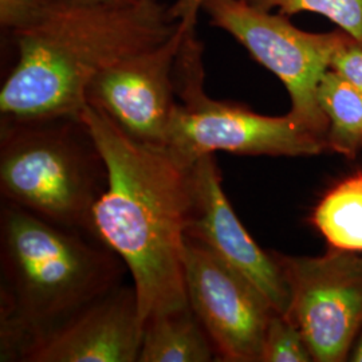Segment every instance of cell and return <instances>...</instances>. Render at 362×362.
<instances>
[{
    "mask_svg": "<svg viewBox=\"0 0 362 362\" xmlns=\"http://www.w3.org/2000/svg\"><path fill=\"white\" fill-rule=\"evenodd\" d=\"M79 117L107 169L106 188L91 215L93 236L125 263L143 325L187 308L184 258L191 168L165 148L134 141L91 105Z\"/></svg>",
    "mask_w": 362,
    "mask_h": 362,
    "instance_id": "6da1fadb",
    "label": "cell"
},
{
    "mask_svg": "<svg viewBox=\"0 0 362 362\" xmlns=\"http://www.w3.org/2000/svg\"><path fill=\"white\" fill-rule=\"evenodd\" d=\"M179 27L161 0H50L7 37L16 59L1 85V118L81 116L93 78Z\"/></svg>",
    "mask_w": 362,
    "mask_h": 362,
    "instance_id": "7a4b0ae2",
    "label": "cell"
},
{
    "mask_svg": "<svg viewBox=\"0 0 362 362\" xmlns=\"http://www.w3.org/2000/svg\"><path fill=\"white\" fill-rule=\"evenodd\" d=\"M0 360L21 361L34 342L119 286L125 263L100 240L4 203L0 215Z\"/></svg>",
    "mask_w": 362,
    "mask_h": 362,
    "instance_id": "3957f363",
    "label": "cell"
},
{
    "mask_svg": "<svg viewBox=\"0 0 362 362\" xmlns=\"http://www.w3.org/2000/svg\"><path fill=\"white\" fill-rule=\"evenodd\" d=\"M106 182L104 157L81 117L1 118L4 203L94 238L91 215Z\"/></svg>",
    "mask_w": 362,
    "mask_h": 362,
    "instance_id": "277c9868",
    "label": "cell"
},
{
    "mask_svg": "<svg viewBox=\"0 0 362 362\" xmlns=\"http://www.w3.org/2000/svg\"><path fill=\"white\" fill-rule=\"evenodd\" d=\"M177 104L169 124L165 149L191 168L202 156L228 152L250 156H317L327 151L291 113L263 116L243 105L219 101L204 91L203 45L196 30H185L175 64Z\"/></svg>",
    "mask_w": 362,
    "mask_h": 362,
    "instance_id": "5b68a950",
    "label": "cell"
},
{
    "mask_svg": "<svg viewBox=\"0 0 362 362\" xmlns=\"http://www.w3.org/2000/svg\"><path fill=\"white\" fill-rule=\"evenodd\" d=\"M202 11L282 81L291 100L290 113L326 141L329 122L318 103V86L336 52L356 39L344 30H299L287 15L260 10L247 0H204Z\"/></svg>",
    "mask_w": 362,
    "mask_h": 362,
    "instance_id": "8992f818",
    "label": "cell"
},
{
    "mask_svg": "<svg viewBox=\"0 0 362 362\" xmlns=\"http://www.w3.org/2000/svg\"><path fill=\"white\" fill-rule=\"evenodd\" d=\"M274 255L290 291L286 317L314 362L349 361L362 330V252L330 248L321 257Z\"/></svg>",
    "mask_w": 362,
    "mask_h": 362,
    "instance_id": "52a82bcc",
    "label": "cell"
},
{
    "mask_svg": "<svg viewBox=\"0 0 362 362\" xmlns=\"http://www.w3.org/2000/svg\"><path fill=\"white\" fill-rule=\"evenodd\" d=\"M184 266L188 303L218 360L260 362L266 327L275 313L270 300L245 275L188 238Z\"/></svg>",
    "mask_w": 362,
    "mask_h": 362,
    "instance_id": "ba28073f",
    "label": "cell"
},
{
    "mask_svg": "<svg viewBox=\"0 0 362 362\" xmlns=\"http://www.w3.org/2000/svg\"><path fill=\"white\" fill-rule=\"evenodd\" d=\"M184 31L180 26L161 45L103 70L88 86L86 104L104 112L134 141L165 148L177 104L175 64Z\"/></svg>",
    "mask_w": 362,
    "mask_h": 362,
    "instance_id": "9c48e42d",
    "label": "cell"
},
{
    "mask_svg": "<svg viewBox=\"0 0 362 362\" xmlns=\"http://www.w3.org/2000/svg\"><path fill=\"white\" fill-rule=\"evenodd\" d=\"M191 209L187 238L258 287L275 311L286 314L290 291L274 251H264L247 233L221 187L214 155L202 156L191 167Z\"/></svg>",
    "mask_w": 362,
    "mask_h": 362,
    "instance_id": "30bf717a",
    "label": "cell"
},
{
    "mask_svg": "<svg viewBox=\"0 0 362 362\" xmlns=\"http://www.w3.org/2000/svg\"><path fill=\"white\" fill-rule=\"evenodd\" d=\"M144 325L134 287L117 286L34 342L22 362H139Z\"/></svg>",
    "mask_w": 362,
    "mask_h": 362,
    "instance_id": "8fae6325",
    "label": "cell"
},
{
    "mask_svg": "<svg viewBox=\"0 0 362 362\" xmlns=\"http://www.w3.org/2000/svg\"><path fill=\"white\" fill-rule=\"evenodd\" d=\"M216 353L188 305L148 320L139 362H209Z\"/></svg>",
    "mask_w": 362,
    "mask_h": 362,
    "instance_id": "7c38bea8",
    "label": "cell"
},
{
    "mask_svg": "<svg viewBox=\"0 0 362 362\" xmlns=\"http://www.w3.org/2000/svg\"><path fill=\"white\" fill-rule=\"evenodd\" d=\"M318 103L329 122L327 151L354 158L362 149V90L329 69L318 86Z\"/></svg>",
    "mask_w": 362,
    "mask_h": 362,
    "instance_id": "4fadbf2b",
    "label": "cell"
},
{
    "mask_svg": "<svg viewBox=\"0 0 362 362\" xmlns=\"http://www.w3.org/2000/svg\"><path fill=\"white\" fill-rule=\"evenodd\" d=\"M330 247L362 252V172L329 189L311 215Z\"/></svg>",
    "mask_w": 362,
    "mask_h": 362,
    "instance_id": "5bb4252c",
    "label": "cell"
},
{
    "mask_svg": "<svg viewBox=\"0 0 362 362\" xmlns=\"http://www.w3.org/2000/svg\"><path fill=\"white\" fill-rule=\"evenodd\" d=\"M264 11L284 15L321 13L362 45V0H247Z\"/></svg>",
    "mask_w": 362,
    "mask_h": 362,
    "instance_id": "9a60e30c",
    "label": "cell"
},
{
    "mask_svg": "<svg viewBox=\"0 0 362 362\" xmlns=\"http://www.w3.org/2000/svg\"><path fill=\"white\" fill-rule=\"evenodd\" d=\"M260 362H314L305 337L285 314H272L263 338Z\"/></svg>",
    "mask_w": 362,
    "mask_h": 362,
    "instance_id": "2e32d148",
    "label": "cell"
},
{
    "mask_svg": "<svg viewBox=\"0 0 362 362\" xmlns=\"http://www.w3.org/2000/svg\"><path fill=\"white\" fill-rule=\"evenodd\" d=\"M50 0H0V26L6 37L31 25Z\"/></svg>",
    "mask_w": 362,
    "mask_h": 362,
    "instance_id": "e0dca14e",
    "label": "cell"
},
{
    "mask_svg": "<svg viewBox=\"0 0 362 362\" xmlns=\"http://www.w3.org/2000/svg\"><path fill=\"white\" fill-rule=\"evenodd\" d=\"M332 70L362 90V45L353 40L339 49L332 61Z\"/></svg>",
    "mask_w": 362,
    "mask_h": 362,
    "instance_id": "ac0fdd59",
    "label": "cell"
},
{
    "mask_svg": "<svg viewBox=\"0 0 362 362\" xmlns=\"http://www.w3.org/2000/svg\"><path fill=\"white\" fill-rule=\"evenodd\" d=\"M203 3L204 0H175L169 6V15L173 21L179 22L184 30L196 28Z\"/></svg>",
    "mask_w": 362,
    "mask_h": 362,
    "instance_id": "d6986e66",
    "label": "cell"
},
{
    "mask_svg": "<svg viewBox=\"0 0 362 362\" xmlns=\"http://www.w3.org/2000/svg\"><path fill=\"white\" fill-rule=\"evenodd\" d=\"M349 361L362 362V330L360 336L357 338L353 349L350 351Z\"/></svg>",
    "mask_w": 362,
    "mask_h": 362,
    "instance_id": "ffe728a7",
    "label": "cell"
}]
</instances>
